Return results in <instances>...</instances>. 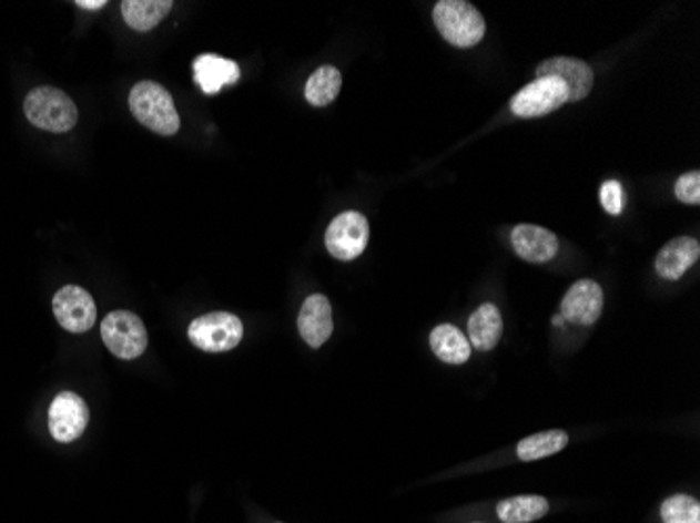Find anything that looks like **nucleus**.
I'll return each mask as SVG.
<instances>
[{"label": "nucleus", "mask_w": 700, "mask_h": 523, "mask_svg": "<svg viewBox=\"0 0 700 523\" xmlns=\"http://www.w3.org/2000/svg\"><path fill=\"white\" fill-rule=\"evenodd\" d=\"M129 105L134 117L155 134L172 136L181 129V117L174 107L172 94L158 82L145 80L134 84Z\"/></svg>", "instance_id": "1"}, {"label": "nucleus", "mask_w": 700, "mask_h": 523, "mask_svg": "<svg viewBox=\"0 0 700 523\" xmlns=\"http://www.w3.org/2000/svg\"><path fill=\"white\" fill-rule=\"evenodd\" d=\"M23 112L40 131L61 132L72 131L78 122L77 103L59 89L40 86L26 96Z\"/></svg>", "instance_id": "2"}, {"label": "nucleus", "mask_w": 700, "mask_h": 523, "mask_svg": "<svg viewBox=\"0 0 700 523\" xmlns=\"http://www.w3.org/2000/svg\"><path fill=\"white\" fill-rule=\"evenodd\" d=\"M433 16L440 37L459 49L476 47L487 32V23L478 9L464 0H440Z\"/></svg>", "instance_id": "3"}, {"label": "nucleus", "mask_w": 700, "mask_h": 523, "mask_svg": "<svg viewBox=\"0 0 700 523\" xmlns=\"http://www.w3.org/2000/svg\"><path fill=\"white\" fill-rule=\"evenodd\" d=\"M101 337L112 355L134 360L148 350V329L131 310H114L101 322Z\"/></svg>", "instance_id": "4"}, {"label": "nucleus", "mask_w": 700, "mask_h": 523, "mask_svg": "<svg viewBox=\"0 0 700 523\" xmlns=\"http://www.w3.org/2000/svg\"><path fill=\"white\" fill-rule=\"evenodd\" d=\"M244 337L242 320L231 312H210L190 325V341L202 352H229Z\"/></svg>", "instance_id": "5"}, {"label": "nucleus", "mask_w": 700, "mask_h": 523, "mask_svg": "<svg viewBox=\"0 0 700 523\" xmlns=\"http://www.w3.org/2000/svg\"><path fill=\"white\" fill-rule=\"evenodd\" d=\"M568 103L567 84L556 78H535L523 91L511 96L510 110L518 117H541Z\"/></svg>", "instance_id": "6"}, {"label": "nucleus", "mask_w": 700, "mask_h": 523, "mask_svg": "<svg viewBox=\"0 0 700 523\" xmlns=\"http://www.w3.org/2000/svg\"><path fill=\"white\" fill-rule=\"evenodd\" d=\"M369 242V223L359 212H344L325 233V247L336 260H355Z\"/></svg>", "instance_id": "7"}, {"label": "nucleus", "mask_w": 700, "mask_h": 523, "mask_svg": "<svg viewBox=\"0 0 700 523\" xmlns=\"http://www.w3.org/2000/svg\"><path fill=\"white\" fill-rule=\"evenodd\" d=\"M53 312L59 325L70 334H87L97 322L95 299L74 285L59 289L53 298Z\"/></svg>", "instance_id": "8"}, {"label": "nucleus", "mask_w": 700, "mask_h": 523, "mask_svg": "<svg viewBox=\"0 0 700 523\" xmlns=\"http://www.w3.org/2000/svg\"><path fill=\"white\" fill-rule=\"evenodd\" d=\"M89 425V407L74 392L58 393L49 409V431L58 442H74Z\"/></svg>", "instance_id": "9"}, {"label": "nucleus", "mask_w": 700, "mask_h": 523, "mask_svg": "<svg viewBox=\"0 0 700 523\" xmlns=\"http://www.w3.org/2000/svg\"><path fill=\"white\" fill-rule=\"evenodd\" d=\"M605 308V291L598 283L581 279L570 285L567 296L560 304V317L577 325H594Z\"/></svg>", "instance_id": "10"}, {"label": "nucleus", "mask_w": 700, "mask_h": 523, "mask_svg": "<svg viewBox=\"0 0 700 523\" xmlns=\"http://www.w3.org/2000/svg\"><path fill=\"white\" fill-rule=\"evenodd\" d=\"M546 75H556L567 84L570 103L586 99L594 86L591 68L586 61L575 59V57H551L548 61H544L535 70V78H546Z\"/></svg>", "instance_id": "11"}, {"label": "nucleus", "mask_w": 700, "mask_h": 523, "mask_svg": "<svg viewBox=\"0 0 700 523\" xmlns=\"http://www.w3.org/2000/svg\"><path fill=\"white\" fill-rule=\"evenodd\" d=\"M298 331L311 348H322L334 334V317L329 299L322 294H313L304 299L298 315Z\"/></svg>", "instance_id": "12"}, {"label": "nucleus", "mask_w": 700, "mask_h": 523, "mask_svg": "<svg viewBox=\"0 0 700 523\" xmlns=\"http://www.w3.org/2000/svg\"><path fill=\"white\" fill-rule=\"evenodd\" d=\"M511 245H514V252L523 260L532 262V264H544L556 258L558 254V237L544 226H516L511 230Z\"/></svg>", "instance_id": "13"}, {"label": "nucleus", "mask_w": 700, "mask_h": 523, "mask_svg": "<svg viewBox=\"0 0 700 523\" xmlns=\"http://www.w3.org/2000/svg\"><path fill=\"white\" fill-rule=\"evenodd\" d=\"M700 256V245L692 237H678L662 247L655 262L657 273L662 279L678 280L697 264Z\"/></svg>", "instance_id": "14"}, {"label": "nucleus", "mask_w": 700, "mask_h": 523, "mask_svg": "<svg viewBox=\"0 0 700 523\" xmlns=\"http://www.w3.org/2000/svg\"><path fill=\"white\" fill-rule=\"evenodd\" d=\"M193 78L204 93H221L240 80V65L225 57L200 55L193 61Z\"/></svg>", "instance_id": "15"}, {"label": "nucleus", "mask_w": 700, "mask_h": 523, "mask_svg": "<svg viewBox=\"0 0 700 523\" xmlns=\"http://www.w3.org/2000/svg\"><path fill=\"white\" fill-rule=\"evenodd\" d=\"M504 331V320L499 310L493 304H483L470 320H468V334H470V346L480 350V352H489Z\"/></svg>", "instance_id": "16"}, {"label": "nucleus", "mask_w": 700, "mask_h": 523, "mask_svg": "<svg viewBox=\"0 0 700 523\" xmlns=\"http://www.w3.org/2000/svg\"><path fill=\"white\" fill-rule=\"evenodd\" d=\"M430 348L447 365H464L470 358V341L454 325H438L430 334Z\"/></svg>", "instance_id": "17"}, {"label": "nucleus", "mask_w": 700, "mask_h": 523, "mask_svg": "<svg viewBox=\"0 0 700 523\" xmlns=\"http://www.w3.org/2000/svg\"><path fill=\"white\" fill-rule=\"evenodd\" d=\"M171 0H124L122 18L136 32H150L171 13Z\"/></svg>", "instance_id": "18"}, {"label": "nucleus", "mask_w": 700, "mask_h": 523, "mask_svg": "<svg viewBox=\"0 0 700 523\" xmlns=\"http://www.w3.org/2000/svg\"><path fill=\"white\" fill-rule=\"evenodd\" d=\"M342 74L332 68V65H323L319 70H315L311 78L306 80L304 86V96L313 107H325L329 103L336 101V96L341 93Z\"/></svg>", "instance_id": "19"}, {"label": "nucleus", "mask_w": 700, "mask_h": 523, "mask_svg": "<svg viewBox=\"0 0 700 523\" xmlns=\"http://www.w3.org/2000/svg\"><path fill=\"white\" fill-rule=\"evenodd\" d=\"M549 511V503L544 496H514L501 501L497 506V515L504 523H529L541 520Z\"/></svg>", "instance_id": "20"}, {"label": "nucleus", "mask_w": 700, "mask_h": 523, "mask_svg": "<svg viewBox=\"0 0 700 523\" xmlns=\"http://www.w3.org/2000/svg\"><path fill=\"white\" fill-rule=\"evenodd\" d=\"M568 442H570V440H568L567 431H541V433H535V435H529V438L520 440L516 452H518V459H520V461H527V463H529V461L546 459V457H551V454L567 449Z\"/></svg>", "instance_id": "21"}, {"label": "nucleus", "mask_w": 700, "mask_h": 523, "mask_svg": "<svg viewBox=\"0 0 700 523\" xmlns=\"http://www.w3.org/2000/svg\"><path fill=\"white\" fill-rule=\"evenodd\" d=\"M662 523H700V505L694 496L676 494L661 505Z\"/></svg>", "instance_id": "22"}, {"label": "nucleus", "mask_w": 700, "mask_h": 523, "mask_svg": "<svg viewBox=\"0 0 700 523\" xmlns=\"http://www.w3.org/2000/svg\"><path fill=\"white\" fill-rule=\"evenodd\" d=\"M676 197L680 199L681 204H688V206H699L700 204V174L694 172H686L681 174L676 183Z\"/></svg>", "instance_id": "23"}, {"label": "nucleus", "mask_w": 700, "mask_h": 523, "mask_svg": "<svg viewBox=\"0 0 700 523\" xmlns=\"http://www.w3.org/2000/svg\"><path fill=\"white\" fill-rule=\"evenodd\" d=\"M600 202H602V206H605L608 214L619 216L623 212V187L617 181H608L600 188Z\"/></svg>", "instance_id": "24"}, {"label": "nucleus", "mask_w": 700, "mask_h": 523, "mask_svg": "<svg viewBox=\"0 0 700 523\" xmlns=\"http://www.w3.org/2000/svg\"><path fill=\"white\" fill-rule=\"evenodd\" d=\"M108 2L105 0H78L77 7L80 9H91V11H97V9H103Z\"/></svg>", "instance_id": "25"}, {"label": "nucleus", "mask_w": 700, "mask_h": 523, "mask_svg": "<svg viewBox=\"0 0 700 523\" xmlns=\"http://www.w3.org/2000/svg\"><path fill=\"white\" fill-rule=\"evenodd\" d=\"M562 322H565V318L560 317V315H558V317L554 318V325H556V327H560V325H562Z\"/></svg>", "instance_id": "26"}]
</instances>
